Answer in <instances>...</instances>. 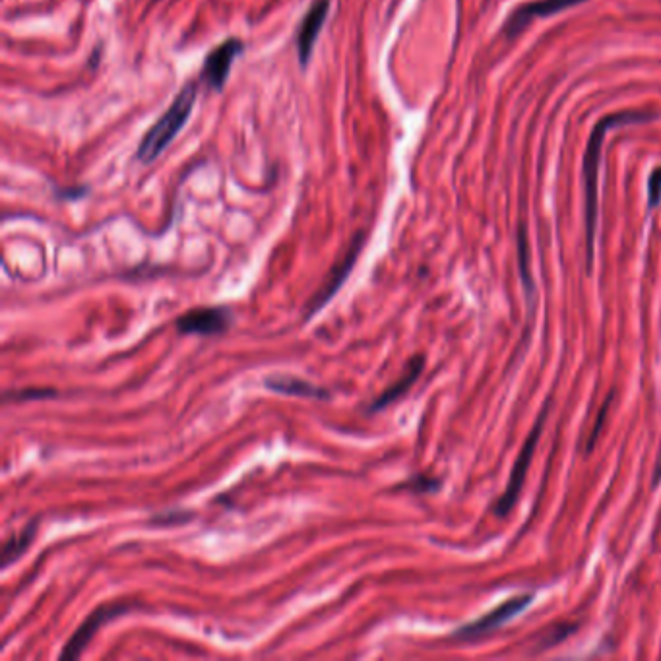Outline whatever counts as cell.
Instances as JSON below:
<instances>
[{"label":"cell","mask_w":661,"mask_h":661,"mask_svg":"<svg viewBox=\"0 0 661 661\" xmlns=\"http://www.w3.org/2000/svg\"><path fill=\"white\" fill-rule=\"evenodd\" d=\"M328 12L330 0H315L297 28V57L301 68H307L313 59L316 39L328 18Z\"/></svg>","instance_id":"9c48e42d"},{"label":"cell","mask_w":661,"mask_h":661,"mask_svg":"<svg viewBox=\"0 0 661 661\" xmlns=\"http://www.w3.org/2000/svg\"><path fill=\"white\" fill-rule=\"evenodd\" d=\"M609 404H611V396H609V400L603 404V408L599 410V419L596 421V425H594V433H592V437H590V441H588V452H590V450L594 448V444H596L599 431H601V427H603V421H605V417H607V408H609Z\"/></svg>","instance_id":"d6986e66"},{"label":"cell","mask_w":661,"mask_h":661,"mask_svg":"<svg viewBox=\"0 0 661 661\" xmlns=\"http://www.w3.org/2000/svg\"><path fill=\"white\" fill-rule=\"evenodd\" d=\"M423 367H425V357L415 355L408 363L404 375L398 378L392 386H388L382 394H378L377 398L371 402V406L367 408V413H378V411L388 408L390 404H394L398 398H402L415 384V380L419 378V375L423 373Z\"/></svg>","instance_id":"8fae6325"},{"label":"cell","mask_w":661,"mask_h":661,"mask_svg":"<svg viewBox=\"0 0 661 661\" xmlns=\"http://www.w3.org/2000/svg\"><path fill=\"white\" fill-rule=\"evenodd\" d=\"M196 95H198V82H189L175 97V101L163 113V117L159 119L158 123H154V126L146 132V136L142 138V142L136 150L138 161L152 163L169 148V144L177 138V134L183 130V126L187 125V121L192 115V109H194V103H196Z\"/></svg>","instance_id":"7a4b0ae2"},{"label":"cell","mask_w":661,"mask_h":661,"mask_svg":"<svg viewBox=\"0 0 661 661\" xmlns=\"http://www.w3.org/2000/svg\"><path fill=\"white\" fill-rule=\"evenodd\" d=\"M586 0H537V2H530L526 6H520L508 20V24L504 26V32L508 37H514L522 32L534 18H547L551 14L563 12L567 8H572L576 4H582Z\"/></svg>","instance_id":"30bf717a"},{"label":"cell","mask_w":661,"mask_h":661,"mask_svg":"<svg viewBox=\"0 0 661 661\" xmlns=\"http://www.w3.org/2000/svg\"><path fill=\"white\" fill-rule=\"evenodd\" d=\"M652 119V115L646 113H617L601 119L596 128L590 134L586 154H584V165H582V177H584V196H586V249H588V266H592L594 260V243H596V229H598V198H599V163H601V150L605 142V134L611 128L629 125V123H642Z\"/></svg>","instance_id":"6da1fadb"},{"label":"cell","mask_w":661,"mask_h":661,"mask_svg":"<svg viewBox=\"0 0 661 661\" xmlns=\"http://www.w3.org/2000/svg\"><path fill=\"white\" fill-rule=\"evenodd\" d=\"M439 487V481H435V479H429V477H425V475H417V477H413L411 481H408V483H402V485H398V489H411V491H415V493H427V491H435Z\"/></svg>","instance_id":"e0dca14e"},{"label":"cell","mask_w":661,"mask_h":661,"mask_svg":"<svg viewBox=\"0 0 661 661\" xmlns=\"http://www.w3.org/2000/svg\"><path fill=\"white\" fill-rule=\"evenodd\" d=\"M192 518H194V512H192V510L173 508V510H165V512H161V514L152 516V518H150V526H158V528L183 526V524H189Z\"/></svg>","instance_id":"5bb4252c"},{"label":"cell","mask_w":661,"mask_h":661,"mask_svg":"<svg viewBox=\"0 0 661 661\" xmlns=\"http://www.w3.org/2000/svg\"><path fill=\"white\" fill-rule=\"evenodd\" d=\"M37 530H39V520L35 518L32 522L26 524V528L22 532L10 537L2 545V563H0V567L8 568L12 563H16L30 549L33 539L37 536Z\"/></svg>","instance_id":"4fadbf2b"},{"label":"cell","mask_w":661,"mask_h":661,"mask_svg":"<svg viewBox=\"0 0 661 661\" xmlns=\"http://www.w3.org/2000/svg\"><path fill=\"white\" fill-rule=\"evenodd\" d=\"M233 324V313L229 307H198L190 309L175 320V330L183 336H221Z\"/></svg>","instance_id":"5b68a950"},{"label":"cell","mask_w":661,"mask_h":661,"mask_svg":"<svg viewBox=\"0 0 661 661\" xmlns=\"http://www.w3.org/2000/svg\"><path fill=\"white\" fill-rule=\"evenodd\" d=\"M154 2H156V0H154Z\"/></svg>","instance_id":"ffe728a7"},{"label":"cell","mask_w":661,"mask_h":661,"mask_svg":"<svg viewBox=\"0 0 661 661\" xmlns=\"http://www.w3.org/2000/svg\"><path fill=\"white\" fill-rule=\"evenodd\" d=\"M648 194H650V206L654 208L656 204H660L661 200V167L656 169L650 177V183H648Z\"/></svg>","instance_id":"ac0fdd59"},{"label":"cell","mask_w":661,"mask_h":661,"mask_svg":"<svg viewBox=\"0 0 661 661\" xmlns=\"http://www.w3.org/2000/svg\"><path fill=\"white\" fill-rule=\"evenodd\" d=\"M518 251H520V270H522V280L526 285V291H532V282H530V272H528V241H526V231H520L518 237Z\"/></svg>","instance_id":"2e32d148"},{"label":"cell","mask_w":661,"mask_h":661,"mask_svg":"<svg viewBox=\"0 0 661 661\" xmlns=\"http://www.w3.org/2000/svg\"><path fill=\"white\" fill-rule=\"evenodd\" d=\"M363 245H365V233H357L353 237V241L349 243L347 251L344 252V256L332 266L330 274L326 276V282L320 285V289L316 291L315 297L307 303V311H305V320H311L313 316L322 311L330 301L332 297L342 289V285L346 284L353 266L357 264V258L359 254L363 251Z\"/></svg>","instance_id":"3957f363"},{"label":"cell","mask_w":661,"mask_h":661,"mask_svg":"<svg viewBox=\"0 0 661 661\" xmlns=\"http://www.w3.org/2000/svg\"><path fill=\"white\" fill-rule=\"evenodd\" d=\"M243 51H245V43L241 39L233 37L223 41L206 57L200 72V82L206 84L210 90L220 92L229 78L231 66Z\"/></svg>","instance_id":"52a82bcc"},{"label":"cell","mask_w":661,"mask_h":661,"mask_svg":"<svg viewBox=\"0 0 661 661\" xmlns=\"http://www.w3.org/2000/svg\"><path fill=\"white\" fill-rule=\"evenodd\" d=\"M264 386L276 394L284 396H297V398H311V400H328L330 392L322 386H316L305 378L293 375H270L264 378Z\"/></svg>","instance_id":"7c38bea8"},{"label":"cell","mask_w":661,"mask_h":661,"mask_svg":"<svg viewBox=\"0 0 661 661\" xmlns=\"http://www.w3.org/2000/svg\"><path fill=\"white\" fill-rule=\"evenodd\" d=\"M534 596H518V598L508 599L503 605H499L497 609H493L491 613H487L485 617L473 621L470 625L462 627V629L454 632V638L458 640H473L479 638L491 630L503 627L504 623H508L512 617L520 615L530 603H532Z\"/></svg>","instance_id":"ba28073f"},{"label":"cell","mask_w":661,"mask_h":661,"mask_svg":"<svg viewBox=\"0 0 661 661\" xmlns=\"http://www.w3.org/2000/svg\"><path fill=\"white\" fill-rule=\"evenodd\" d=\"M57 396L53 388H26V390H12L4 394V402H30V400H51Z\"/></svg>","instance_id":"9a60e30c"},{"label":"cell","mask_w":661,"mask_h":661,"mask_svg":"<svg viewBox=\"0 0 661 661\" xmlns=\"http://www.w3.org/2000/svg\"><path fill=\"white\" fill-rule=\"evenodd\" d=\"M132 609V605L128 603H105L99 605L94 613H90L86 617V621L78 627V630L70 636V640L66 642V646L61 652V660H76L84 654V650L88 648V644L92 642L97 630L101 629L105 623L125 615Z\"/></svg>","instance_id":"277c9868"},{"label":"cell","mask_w":661,"mask_h":661,"mask_svg":"<svg viewBox=\"0 0 661 661\" xmlns=\"http://www.w3.org/2000/svg\"><path fill=\"white\" fill-rule=\"evenodd\" d=\"M545 417H547V413L543 411L541 417H539V421L536 423V427H534V431L530 433L528 441L524 444V448H522V452H520V456L516 460V466H514V470L510 473L508 487H506L503 497L499 499L497 508H495L499 516H506L512 510V506L518 501V497H520V491H522L524 481H526V473H528V468H530L532 458H534V452H536L537 441H539L541 431H543Z\"/></svg>","instance_id":"8992f818"}]
</instances>
